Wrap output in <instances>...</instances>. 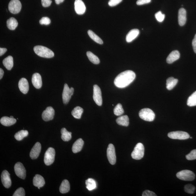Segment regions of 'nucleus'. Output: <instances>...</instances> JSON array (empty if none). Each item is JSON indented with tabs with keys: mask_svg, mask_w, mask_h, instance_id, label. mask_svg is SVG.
I'll return each mask as SVG.
<instances>
[{
	"mask_svg": "<svg viewBox=\"0 0 196 196\" xmlns=\"http://www.w3.org/2000/svg\"><path fill=\"white\" fill-rule=\"evenodd\" d=\"M136 75L133 71L127 70L123 72L116 77L115 85L119 88H124L128 86L135 79Z\"/></svg>",
	"mask_w": 196,
	"mask_h": 196,
	"instance_id": "obj_1",
	"label": "nucleus"
},
{
	"mask_svg": "<svg viewBox=\"0 0 196 196\" xmlns=\"http://www.w3.org/2000/svg\"><path fill=\"white\" fill-rule=\"evenodd\" d=\"M34 50L36 54L41 57L51 58L54 56L53 51L44 46L37 45L34 47Z\"/></svg>",
	"mask_w": 196,
	"mask_h": 196,
	"instance_id": "obj_2",
	"label": "nucleus"
},
{
	"mask_svg": "<svg viewBox=\"0 0 196 196\" xmlns=\"http://www.w3.org/2000/svg\"><path fill=\"white\" fill-rule=\"evenodd\" d=\"M139 115L141 119L149 122L153 121L155 117V115L153 111L149 108L141 109L139 112Z\"/></svg>",
	"mask_w": 196,
	"mask_h": 196,
	"instance_id": "obj_3",
	"label": "nucleus"
},
{
	"mask_svg": "<svg viewBox=\"0 0 196 196\" xmlns=\"http://www.w3.org/2000/svg\"><path fill=\"white\" fill-rule=\"evenodd\" d=\"M145 148L142 143H139L136 145L132 152V158L136 160H140L144 155Z\"/></svg>",
	"mask_w": 196,
	"mask_h": 196,
	"instance_id": "obj_4",
	"label": "nucleus"
},
{
	"mask_svg": "<svg viewBox=\"0 0 196 196\" xmlns=\"http://www.w3.org/2000/svg\"><path fill=\"white\" fill-rule=\"evenodd\" d=\"M177 177L178 179L185 181H192L195 178V174L189 170H183L178 173Z\"/></svg>",
	"mask_w": 196,
	"mask_h": 196,
	"instance_id": "obj_5",
	"label": "nucleus"
},
{
	"mask_svg": "<svg viewBox=\"0 0 196 196\" xmlns=\"http://www.w3.org/2000/svg\"><path fill=\"white\" fill-rule=\"evenodd\" d=\"M55 155V150L53 148L49 147L44 155V162L45 165L49 166L53 163L54 161Z\"/></svg>",
	"mask_w": 196,
	"mask_h": 196,
	"instance_id": "obj_6",
	"label": "nucleus"
},
{
	"mask_svg": "<svg viewBox=\"0 0 196 196\" xmlns=\"http://www.w3.org/2000/svg\"><path fill=\"white\" fill-rule=\"evenodd\" d=\"M74 89L73 88H70L67 84H65L64 87L62 94V98L63 103L67 104L73 95Z\"/></svg>",
	"mask_w": 196,
	"mask_h": 196,
	"instance_id": "obj_7",
	"label": "nucleus"
},
{
	"mask_svg": "<svg viewBox=\"0 0 196 196\" xmlns=\"http://www.w3.org/2000/svg\"><path fill=\"white\" fill-rule=\"evenodd\" d=\"M168 137L172 139L185 140L190 138V135L186 132L175 131L170 132L168 134Z\"/></svg>",
	"mask_w": 196,
	"mask_h": 196,
	"instance_id": "obj_8",
	"label": "nucleus"
},
{
	"mask_svg": "<svg viewBox=\"0 0 196 196\" xmlns=\"http://www.w3.org/2000/svg\"><path fill=\"white\" fill-rule=\"evenodd\" d=\"M22 8V4L19 0H11L8 4V10L13 14L19 13Z\"/></svg>",
	"mask_w": 196,
	"mask_h": 196,
	"instance_id": "obj_9",
	"label": "nucleus"
},
{
	"mask_svg": "<svg viewBox=\"0 0 196 196\" xmlns=\"http://www.w3.org/2000/svg\"><path fill=\"white\" fill-rule=\"evenodd\" d=\"M107 156L109 163L111 165H115L116 161L115 149L114 146L111 143L109 145L107 148Z\"/></svg>",
	"mask_w": 196,
	"mask_h": 196,
	"instance_id": "obj_10",
	"label": "nucleus"
},
{
	"mask_svg": "<svg viewBox=\"0 0 196 196\" xmlns=\"http://www.w3.org/2000/svg\"><path fill=\"white\" fill-rule=\"evenodd\" d=\"M93 99L98 106H102V100L101 90L99 86L97 85L93 86Z\"/></svg>",
	"mask_w": 196,
	"mask_h": 196,
	"instance_id": "obj_11",
	"label": "nucleus"
},
{
	"mask_svg": "<svg viewBox=\"0 0 196 196\" xmlns=\"http://www.w3.org/2000/svg\"><path fill=\"white\" fill-rule=\"evenodd\" d=\"M14 170L16 174L18 177L24 179L26 177V170L23 164L20 162L16 163L14 166Z\"/></svg>",
	"mask_w": 196,
	"mask_h": 196,
	"instance_id": "obj_12",
	"label": "nucleus"
},
{
	"mask_svg": "<svg viewBox=\"0 0 196 196\" xmlns=\"http://www.w3.org/2000/svg\"><path fill=\"white\" fill-rule=\"evenodd\" d=\"M54 115V111L51 106L48 107L45 111H43L42 117L45 121H49L53 120Z\"/></svg>",
	"mask_w": 196,
	"mask_h": 196,
	"instance_id": "obj_13",
	"label": "nucleus"
},
{
	"mask_svg": "<svg viewBox=\"0 0 196 196\" xmlns=\"http://www.w3.org/2000/svg\"><path fill=\"white\" fill-rule=\"evenodd\" d=\"M1 180L2 184L6 188H10L11 185V181L10 174L8 171L4 170L1 174Z\"/></svg>",
	"mask_w": 196,
	"mask_h": 196,
	"instance_id": "obj_14",
	"label": "nucleus"
},
{
	"mask_svg": "<svg viewBox=\"0 0 196 196\" xmlns=\"http://www.w3.org/2000/svg\"><path fill=\"white\" fill-rule=\"evenodd\" d=\"M74 5L75 11L77 14L83 15L85 13L86 7L82 0H75Z\"/></svg>",
	"mask_w": 196,
	"mask_h": 196,
	"instance_id": "obj_15",
	"label": "nucleus"
},
{
	"mask_svg": "<svg viewBox=\"0 0 196 196\" xmlns=\"http://www.w3.org/2000/svg\"><path fill=\"white\" fill-rule=\"evenodd\" d=\"M41 150V145L39 142H36L32 149L30 152V157L32 159H35L38 158Z\"/></svg>",
	"mask_w": 196,
	"mask_h": 196,
	"instance_id": "obj_16",
	"label": "nucleus"
},
{
	"mask_svg": "<svg viewBox=\"0 0 196 196\" xmlns=\"http://www.w3.org/2000/svg\"><path fill=\"white\" fill-rule=\"evenodd\" d=\"M32 82L34 87L36 89H40L42 87V82L41 75L37 73L34 74L32 77Z\"/></svg>",
	"mask_w": 196,
	"mask_h": 196,
	"instance_id": "obj_17",
	"label": "nucleus"
},
{
	"mask_svg": "<svg viewBox=\"0 0 196 196\" xmlns=\"http://www.w3.org/2000/svg\"><path fill=\"white\" fill-rule=\"evenodd\" d=\"M18 86L20 91L23 94H26L28 92L29 84L26 79L22 78L20 79L18 83Z\"/></svg>",
	"mask_w": 196,
	"mask_h": 196,
	"instance_id": "obj_18",
	"label": "nucleus"
},
{
	"mask_svg": "<svg viewBox=\"0 0 196 196\" xmlns=\"http://www.w3.org/2000/svg\"><path fill=\"white\" fill-rule=\"evenodd\" d=\"M178 23L180 26H183L186 23V11L183 8H180L178 12Z\"/></svg>",
	"mask_w": 196,
	"mask_h": 196,
	"instance_id": "obj_19",
	"label": "nucleus"
},
{
	"mask_svg": "<svg viewBox=\"0 0 196 196\" xmlns=\"http://www.w3.org/2000/svg\"><path fill=\"white\" fill-rule=\"evenodd\" d=\"M33 184L38 188H42L44 185L45 181L43 177L41 175L36 174L33 179Z\"/></svg>",
	"mask_w": 196,
	"mask_h": 196,
	"instance_id": "obj_20",
	"label": "nucleus"
},
{
	"mask_svg": "<svg viewBox=\"0 0 196 196\" xmlns=\"http://www.w3.org/2000/svg\"><path fill=\"white\" fill-rule=\"evenodd\" d=\"M140 34V31L137 29H134L130 31L126 36V41L127 43H130L133 41Z\"/></svg>",
	"mask_w": 196,
	"mask_h": 196,
	"instance_id": "obj_21",
	"label": "nucleus"
},
{
	"mask_svg": "<svg viewBox=\"0 0 196 196\" xmlns=\"http://www.w3.org/2000/svg\"><path fill=\"white\" fill-rule=\"evenodd\" d=\"M180 54L177 50L173 51L168 57L166 61L168 64H172L178 60L180 58Z\"/></svg>",
	"mask_w": 196,
	"mask_h": 196,
	"instance_id": "obj_22",
	"label": "nucleus"
},
{
	"mask_svg": "<svg viewBox=\"0 0 196 196\" xmlns=\"http://www.w3.org/2000/svg\"><path fill=\"white\" fill-rule=\"evenodd\" d=\"M84 142L81 138H79L75 141L72 147V152L76 153L81 151L83 148Z\"/></svg>",
	"mask_w": 196,
	"mask_h": 196,
	"instance_id": "obj_23",
	"label": "nucleus"
},
{
	"mask_svg": "<svg viewBox=\"0 0 196 196\" xmlns=\"http://www.w3.org/2000/svg\"><path fill=\"white\" fill-rule=\"evenodd\" d=\"M1 124L4 126H9L14 124L17 122L16 119L14 118H11L4 116L0 120Z\"/></svg>",
	"mask_w": 196,
	"mask_h": 196,
	"instance_id": "obj_24",
	"label": "nucleus"
},
{
	"mask_svg": "<svg viewBox=\"0 0 196 196\" xmlns=\"http://www.w3.org/2000/svg\"><path fill=\"white\" fill-rule=\"evenodd\" d=\"M117 124L124 126H127L129 125V118L127 115L120 116L116 120Z\"/></svg>",
	"mask_w": 196,
	"mask_h": 196,
	"instance_id": "obj_25",
	"label": "nucleus"
},
{
	"mask_svg": "<svg viewBox=\"0 0 196 196\" xmlns=\"http://www.w3.org/2000/svg\"><path fill=\"white\" fill-rule=\"evenodd\" d=\"M4 66L8 70L12 69L13 65V58L12 56H9L4 59L3 61Z\"/></svg>",
	"mask_w": 196,
	"mask_h": 196,
	"instance_id": "obj_26",
	"label": "nucleus"
},
{
	"mask_svg": "<svg viewBox=\"0 0 196 196\" xmlns=\"http://www.w3.org/2000/svg\"><path fill=\"white\" fill-rule=\"evenodd\" d=\"M178 82V79L173 77H170L166 80V88L168 90H171L174 88Z\"/></svg>",
	"mask_w": 196,
	"mask_h": 196,
	"instance_id": "obj_27",
	"label": "nucleus"
},
{
	"mask_svg": "<svg viewBox=\"0 0 196 196\" xmlns=\"http://www.w3.org/2000/svg\"><path fill=\"white\" fill-rule=\"evenodd\" d=\"M18 22L14 18H11L7 21V26L11 30H14L17 28Z\"/></svg>",
	"mask_w": 196,
	"mask_h": 196,
	"instance_id": "obj_28",
	"label": "nucleus"
},
{
	"mask_svg": "<svg viewBox=\"0 0 196 196\" xmlns=\"http://www.w3.org/2000/svg\"><path fill=\"white\" fill-rule=\"evenodd\" d=\"M70 190V184L69 182L67 180H64L63 181L60 186V190L61 193H65L69 192Z\"/></svg>",
	"mask_w": 196,
	"mask_h": 196,
	"instance_id": "obj_29",
	"label": "nucleus"
},
{
	"mask_svg": "<svg viewBox=\"0 0 196 196\" xmlns=\"http://www.w3.org/2000/svg\"><path fill=\"white\" fill-rule=\"evenodd\" d=\"M61 138L64 141H69L72 138V133L67 130L65 128H63L61 129Z\"/></svg>",
	"mask_w": 196,
	"mask_h": 196,
	"instance_id": "obj_30",
	"label": "nucleus"
},
{
	"mask_svg": "<svg viewBox=\"0 0 196 196\" xmlns=\"http://www.w3.org/2000/svg\"><path fill=\"white\" fill-rule=\"evenodd\" d=\"M84 110L83 108L80 106H76L72 111V115L73 117L76 119H80Z\"/></svg>",
	"mask_w": 196,
	"mask_h": 196,
	"instance_id": "obj_31",
	"label": "nucleus"
},
{
	"mask_svg": "<svg viewBox=\"0 0 196 196\" xmlns=\"http://www.w3.org/2000/svg\"><path fill=\"white\" fill-rule=\"evenodd\" d=\"M86 188L89 190L91 191L96 188V183L95 180L92 178H88L85 181Z\"/></svg>",
	"mask_w": 196,
	"mask_h": 196,
	"instance_id": "obj_32",
	"label": "nucleus"
},
{
	"mask_svg": "<svg viewBox=\"0 0 196 196\" xmlns=\"http://www.w3.org/2000/svg\"><path fill=\"white\" fill-rule=\"evenodd\" d=\"M86 55L89 60L94 64H99L100 61L99 58L92 52L88 51L86 52Z\"/></svg>",
	"mask_w": 196,
	"mask_h": 196,
	"instance_id": "obj_33",
	"label": "nucleus"
},
{
	"mask_svg": "<svg viewBox=\"0 0 196 196\" xmlns=\"http://www.w3.org/2000/svg\"><path fill=\"white\" fill-rule=\"evenodd\" d=\"M88 33L90 37L95 42L100 44H103V41L93 31L90 30H88Z\"/></svg>",
	"mask_w": 196,
	"mask_h": 196,
	"instance_id": "obj_34",
	"label": "nucleus"
},
{
	"mask_svg": "<svg viewBox=\"0 0 196 196\" xmlns=\"http://www.w3.org/2000/svg\"><path fill=\"white\" fill-rule=\"evenodd\" d=\"M28 135V132L26 130H21L15 134V138L18 141H21Z\"/></svg>",
	"mask_w": 196,
	"mask_h": 196,
	"instance_id": "obj_35",
	"label": "nucleus"
},
{
	"mask_svg": "<svg viewBox=\"0 0 196 196\" xmlns=\"http://www.w3.org/2000/svg\"><path fill=\"white\" fill-rule=\"evenodd\" d=\"M187 105L189 106H196V91L193 93L188 97L187 101Z\"/></svg>",
	"mask_w": 196,
	"mask_h": 196,
	"instance_id": "obj_36",
	"label": "nucleus"
},
{
	"mask_svg": "<svg viewBox=\"0 0 196 196\" xmlns=\"http://www.w3.org/2000/svg\"><path fill=\"white\" fill-rule=\"evenodd\" d=\"M114 113L116 116H120L124 113V109H123L122 105L118 104L114 109Z\"/></svg>",
	"mask_w": 196,
	"mask_h": 196,
	"instance_id": "obj_37",
	"label": "nucleus"
},
{
	"mask_svg": "<svg viewBox=\"0 0 196 196\" xmlns=\"http://www.w3.org/2000/svg\"><path fill=\"white\" fill-rule=\"evenodd\" d=\"M184 191L187 193L193 194L194 193L195 188L192 184H188L185 185L184 188Z\"/></svg>",
	"mask_w": 196,
	"mask_h": 196,
	"instance_id": "obj_38",
	"label": "nucleus"
},
{
	"mask_svg": "<svg viewBox=\"0 0 196 196\" xmlns=\"http://www.w3.org/2000/svg\"><path fill=\"white\" fill-rule=\"evenodd\" d=\"M186 158L188 160H193L196 159V149L192 150L190 153L186 156Z\"/></svg>",
	"mask_w": 196,
	"mask_h": 196,
	"instance_id": "obj_39",
	"label": "nucleus"
},
{
	"mask_svg": "<svg viewBox=\"0 0 196 196\" xmlns=\"http://www.w3.org/2000/svg\"><path fill=\"white\" fill-rule=\"evenodd\" d=\"M165 15L163 14L161 11L155 14V17L157 21L161 22L163 21L165 18Z\"/></svg>",
	"mask_w": 196,
	"mask_h": 196,
	"instance_id": "obj_40",
	"label": "nucleus"
},
{
	"mask_svg": "<svg viewBox=\"0 0 196 196\" xmlns=\"http://www.w3.org/2000/svg\"><path fill=\"white\" fill-rule=\"evenodd\" d=\"M13 196H25V193L24 189L23 188H18L15 191V192L13 195Z\"/></svg>",
	"mask_w": 196,
	"mask_h": 196,
	"instance_id": "obj_41",
	"label": "nucleus"
},
{
	"mask_svg": "<svg viewBox=\"0 0 196 196\" xmlns=\"http://www.w3.org/2000/svg\"><path fill=\"white\" fill-rule=\"evenodd\" d=\"M51 20L49 18L47 17H43L39 21V23L42 25H48L51 23Z\"/></svg>",
	"mask_w": 196,
	"mask_h": 196,
	"instance_id": "obj_42",
	"label": "nucleus"
},
{
	"mask_svg": "<svg viewBox=\"0 0 196 196\" xmlns=\"http://www.w3.org/2000/svg\"><path fill=\"white\" fill-rule=\"evenodd\" d=\"M122 0H110L108 2L109 5L111 7H114L119 4Z\"/></svg>",
	"mask_w": 196,
	"mask_h": 196,
	"instance_id": "obj_43",
	"label": "nucleus"
},
{
	"mask_svg": "<svg viewBox=\"0 0 196 196\" xmlns=\"http://www.w3.org/2000/svg\"><path fill=\"white\" fill-rule=\"evenodd\" d=\"M142 196H156L157 195L154 192L149 190H145L142 194Z\"/></svg>",
	"mask_w": 196,
	"mask_h": 196,
	"instance_id": "obj_44",
	"label": "nucleus"
},
{
	"mask_svg": "<svg viewBox=\"0 0 196 196\" xmlns=\"http://www.w3.org/2000/svg\"><path fill=\"white\" fill-rule=\"evenodd\" d=\"M52 1L51 0H42V4L44 8L48 7L51 5Z\"/></svg>",
	"mask_w": 196,
	"mask_h": 196,
	"instance_id": "obj_45",
	"label": "nucleus"
},
{
	"mask_svg": "<svg viewBox=\"0 0 196 196\" xmlns=\"http://www.w3.org/2000/svg\"><path fill=\"white\" fill-rule=\"evenodd\" d=\"M151 2V0H138L136 3L138 5H142L143 4L149 3Z\"/></svg>",
	"mask_w": 196,
	"mask_h": 196,
	"instance_id": "obj_46",
	"label": "nucleus"
},
{
	"mask_svg": "<svg viewBox=\"0 0 196 196\" xmlns=\"http://www.w3.org/2000/svg\"><path fill=\"white\" fill-rule=\"evenodd\" d=\"M192 45L193 51H194L195 53L196 54V34L193 40Z\"/></svg>",
	"mask_w": 196,
	"mask_h": 196,
	"instance_id": "obj_47",
	"label": "nucleus"
},
{
	"mask_svg": "<svg viewBox=\"0 0 196 196\" xmlns=\"http://www.w3.org/2000/svg\"><path fill=\"white\" fill-rule=\"evenodd\" d=\"M7 51V49L6 48H0V56H2L3 54L5 53V52Z\"/></svg>",
	"mask_w": 196,
	"mask_h": 196,
	"instance_id": "obj_48",
	"label": "nucleus"
},
{
	"mask_svg": "<svg viewBox=\"0 0 196 196\" xmlns=\"http://www.w3.org/2000/svg\"><path fill=\"white\" fill-rule=\"evenodd\" d=\"M4 71L1 68L0 69V79H1L3 76Z\"/></svg>",
	"mask_w": 196,
	"mask_h": 196,
	"instance_id": "obj_49",
	"label": "nucleus"
},
{
	"mask_svg": "<svg viewBox=\"0 0 196 196\" xmlns=\"http://www.w3.org/2000/svg\"><path fill=\"white\" fill-rule=\"evenodd\" d=\"M64 0H55V3L56 4H59L62 3Z\"/></svg>",
	"mask_w": 196,
	"mask_h": 196,
	"instance_id": "obj_50",
	"label": "nucleus"
},
{
	"mask_svg": "<svg viewBox=\"0 0 196 196\" xmlns=\"http://www.w3.org/2000/svg\"><path fill=\"white\" fill-rule=\"evenodd\" d=\"M10 117L11 118H13V116H10Z\"/></svg>",
	"mask_w": 196,
	"mask_h": 196,
	"instance_id": "obj_51",
	"label": "nucleus"
},
{
	"mask_svg": "<svg viewBox=\"0 0 196 196\" xmlns=\"http://www.w3.org/2000/svg\"><path fill=\"white\" fill-rule=\"evenodd\" d=\"M190 138H192V137H190Z\"/></svg>",
	"mask_w": 196,
	"mask_h": 196,
	"instance_id": "obj_52",
	"label": "nucleus"
}]
</instances>
